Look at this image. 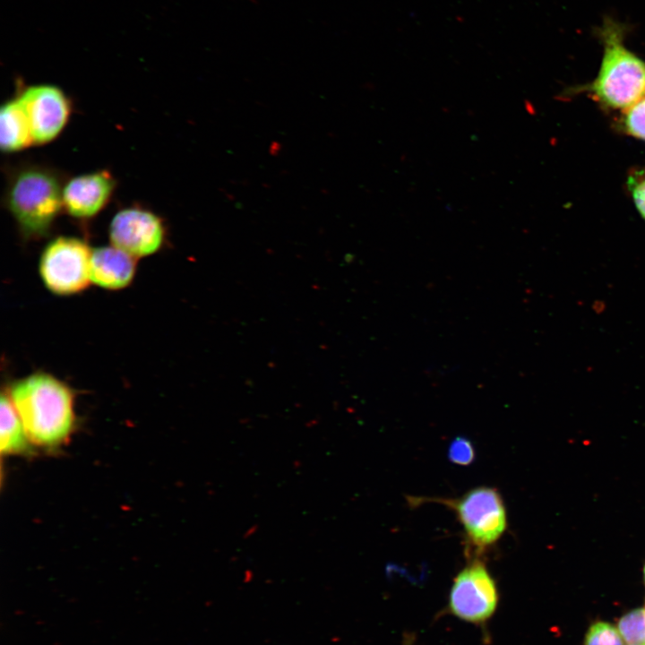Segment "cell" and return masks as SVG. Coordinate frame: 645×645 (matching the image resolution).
<instances>
[{
    "label": "cell",
    "instance_id": "cell-1",
    "mask_svg": "<svg viewBox=\"0 0 645 645\" xmlns=\"http://www.w3.org/2000/svg\"><path fill=\"white\" fill-rule=\"evenodd\" d=\"M595 31L603 48L596 77L568 88L562 95L585 94L602 111L621 113L645 95V60L626 47L625 24L606 17Z\"/></svg>",
    "mask_w": 645,
    "mask_h": 645
},
{
    "label": "cell",
    "instance_id": "cell-2",
    "mask_svg": "<svg viewBox=\"0 0 645 645\" xmlns=\"http://www.w3.org/2000/svg\"><path fill=\"white\" fill-rule=\"evenodd\" d=\"M7 393L30 443L52 450L69 440L76 416L74 394L64 382L36 372L15 381Z\"/></svg>",
    "mask_w": 645,
    "mask_h": 645
},
{
    "label": "cell",
    "instance_id": "cell-3",
    "mask_svg": "<svg viewBox=\"0 0 645 645\" xmlns=\"http://www.w3.org/2000/svg\"><path fill=\"white\" fill-rule=\"evenodd\" d=\"M65 180L56 168L44 164L22 163L8 170L3 203L24 239L49 235L64 211Z\"/></svg>",
    "mask_w": 645,
    "mask_h": 645
},
{
    "label": "cell",
    "instance_id": "cell-4",
    "mask_svg": "<svg viewBox=\"0 0 645 645\" xmlns=\"http://www.w3.org/2000/svg\"><path fill=\"white\" fill-rule=\"evenodd\" d=\"M408 501L413 506L436 503L452 510L476 557L494 545L507 529L506 507L495 487L477 486L456 498L408 496Z\"/></svg>",
    "mask_w": 645,
    "mask_h": 645
},
{
    "label": "cell",
    "instance_id": "cell-5",
    "mask_svg": "<svg viewBox=\"0 0 645 645\" xmlns=\"http://www.w3.org/2000/svg\"><path fill=\"white\" fill-rule=\"evenodd\" d=\"M91 253L81 238L61 236L52 239L39 259V274L44 285L60 296L83 291L90 283Z\"/></svg>",
    "mask_w": 645,
    "mask_h": 645
},
{
    "label": "cell",
    "instance_id": "cell-6",
    "mask_svg": "<svg viewBox=\"0 0 645 645\" xmlns=\"http://www.w3.org/2000/svg\"><path fill=\"white\" fill-rule=\"evenodd\" d=\"M15 97L27 117L33 145L49 143L61 134L71 116L72 102L60 87L22 86Z\"/></svg>",
    "mask_w": 645,
    "mask_h": 645
},
{
    "label": "cell",
    "instance_id": "cell-7",
    "mask_svg": "<svg viewBox=\"0 0 645 645\" xmlns=\"http://www.w3.org/2000/svg\"><path fill=\"white\" fill-rule=\"evenodd\" d=\"M498 598L494 579L485 563L475 557L454 578L449 608L466 622L481 624L493 615Z\"/></svg>",
    "mask_w": 645,
    "mask_h": 645
},
{
    "label": "cell",
    "instance_id": "cell-8",
    "mask_svg": "<svg viewBox=\"0 0 645 645\" xmlns=\"http://www.w3.org/2000/svg\"><path fill=\"white\" fill-rule=\"evenodd\" d=\"M166 234L162 218L138 204L120 209L108 228L111 245L134 258L157 253L164 245Z\"/></svg>",
    "mask_w": 645,
    "mask_h": 645
},
{
    "label": "cell",
    "instance_id": "cell-9",
    "mask_svg": "<svg viewBox=\"0 0 645 645\" xmlns=\"http://www.w3.org/2000/svg\"><path fill=\"white\" fill-rule=\"evenodd\" d=\"M116 187V180L108 169L66 179L63 188L64 211L73 219H90L108 204Z\"/></svg>",
    "mask_w": 645,
    "mask_h": 645
},
{
    "label": "cell",
    "instance_id": "cell-10",
    "mask_svg": "<svg viewBox=\"0 0 645 645\" xmlns=\"http://www.w3.org/2000/svg\"><path fill=\"white\" fill-rule=\"evenodd\" d=\"M136 258L110 246L97 247L90 257V282L110 290L127 287L134 278Z\"/></svg>",
    "mask_w": 645,
    "mask_h": 645
},
{
    "label": "cell",
    "instance_id": "cell-11",
    "mask_svg": "<svg viewBox=\"0 0 645 645\" xmlns=\"http://www.w3.org/2000/svg\"><path fill=\"white\" fill-rule=\"evenodd\" d=\"M33 145L27 117L16 97L4 101L0 109V147L14 153Z\"/></svg>",
    "mask_w": 645,
    "mask_h": 645
},
{
    "label": "cell",
    "instance_id": "cell-12",
    "mask_svg": "<svg viewBox=\"0 0 645 645\" xmlns=\"http://www.w3.org/2000/svg\"><path fill=\"white\" fill-rule=\"evenodd\" d=\"M0 415L1 453L12 455L28 452L30 442L8 393H2Z\"/></svg>",
    "mask_w": 645,
    "mask_h": 645
},
{
    "label": "cell",
    "instance_id": "cell-13",
    "mask_svg": "<svg viewBox=\"0 0 645 645\" xmlns=\"http://www.w3.org/2000/svg\"><path fill=\"white\" fill-rule=\"evenodd\" d=\"M614 128L622 134L645 142V95L619 113Z\"/></svg>",
    "mask_w": 645,
    "mask_h": 645
},
{
    "label": "cell",
    "instance_id": "cell-14",
    "mask_svg": "<svg viewBox=\"0 0 645 645\" xmlns=\"http://www.w3.org/2000/svg\"><path fill=\"white\" fill-rule=\"evenodd\" d=\"M618 631L627 643L645 645V608L625 614L618 622Z\"/></svg>",
    "mask_w": 645,
    "mask_h": 645
},
{
    "label": "cell",
    "instance_id": "cell-15",
    "mask_svg": "<svg viewBox=\"0 0 645 645\" xmlns=\"http://www.w3.org/2000/svg\"><path fill=\"white\" fill-rule=\"evenodd\" d=\"M625 185L639 215L645 220V168H632Z\"/></svg>",
    "mask_w": 645,
    "mask_h": 645
},
{
    "label": "cell",
    "instance_id": "cell-16",
    "mask_svg": "<svg viewBox=\"0 0 645 645\" xmlns=\"http://www.w3.org/2000/svg\"><path fill=\"white\" fill-rule=\"evenodd\" d=\"M584 645H623V639L615 626L598 622L589 629Z\"/></svg>",
    "mask_w": 645,
    "mask_h": 645
},
{
    "label": "cell",
    "instance_id": "cell-17",
    "mask_svg": "<svg viewBox=\"0 0 645 645\" xmlns=\"http://www.w3.org/2000/svg\"><path fill=\"white\" fill-rule=\"evenodd\" d=\"M447 457L455 465L469 466L476 458L474 445L467 437L457 436L449 444Z\"/></svg>",
    "mask_w": 645,
    "mask_h": 645
},
{
    "label": "cell",
    "instance_id": "cell-18",
    "mask_svg": "<svg viewBox=\"0 0 645 645\" xmlns=\"http://www.w3.org/2000/svg\"><path fill=\"white\" fill-rule=\"evenodd\" d=\"M644 580H645V567H644Z\"/></svg>",
    "mask_w": 645,
    "mask_h": 645
},
{
    "label": "cell",
    "instance_id": "cell-19",
    "mask_svg": "<svg viewBox=\"0 0 645 645\" xmlns=\"http://www.w3.org/2000/svg\"><path fill=\"white\" fill-rule=\"evenodd\" d=\"M629 645H632V644H629Z\"/></svg>",
    "mask_w": 645,
    "mask_h": 645
}]
</instances>
